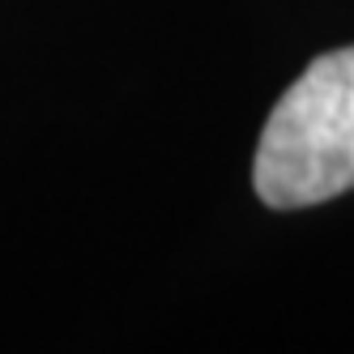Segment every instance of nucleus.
Listing matches in <instances>:
<instances>
[{"mask_svg": "<svg viewBox=\"0 0 354 354\" xmlns=\"http://www.w3.org/2000/svg\"><path fill=\"white\" fill-rule=\"evenodd\" d=\"M252 184L273 209H308L354 188V47L316 56L277 98Z\"/></svg>", "mask_w": 354, "mask_h": 354, "instance_id": "obj_1", "label": "nucleus"}]
</instances>
